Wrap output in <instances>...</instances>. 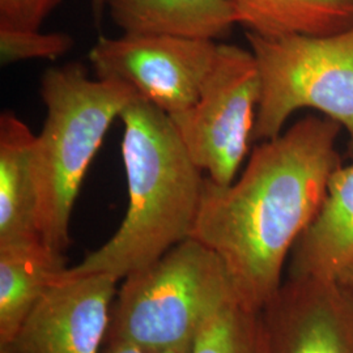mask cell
Listing matches in <instances>:
<instances>
[{"mask_svg":"<svg viewBox=\"0 0 353 353\" xmlns=\"http://www.w3.org/2000/svg\"><path fill=\"white\" fill-rule=\"evenodd\" d=\"M341 125L305 117L261 141L230 185L205 176L191 237L217 254L241 303L262 312L283 284L287 259L341 166Z\"/></svg>","mask_w":353,"mask_h":353,"instance_id":"cell-1","label":"cell"},{"mask_svg":"<svg viewBox=\"0 0 353 353\" xmlns=\"http://www.w3.org/2000/svg\"><path fill=\"white\" fill-rule=\"evenodd\" d=\"M128 205L118 230L74 267L70 276L123 279L151 265L192 234L203 172L192 163L168 114L137 97L121 114Z\"/></svg>","mask_w":353,"mask_h":353,"instance_id":"cell-2","label":"cell"},{"mask_svg":"<svg viewBox=\"0 0 353 353\" xmlns=\"http://www.w3.org/2000/svg\"><path fill=\"white\" fill-rule=\"evenodd\" d=\"M41 97L46 119L34 147L38 230L52 250L64 252L90 163L114 121L139 96L122 81L89 79L83 64L68 63L43 74Z\"/></svg>","mask_w":353,"mask_h":353,"instance_id":"cell-3","label":"cell"},{"mask_svg":"<svg viewBox=\"0 0 353 353\" xmlns=\"http://www.w3.org/2000/svg\"><path fill=\"white\" fill-rule=\"evenodd\" d=\"M233 299L239 297L221 259L190 237L123 278L106 341L150 352L191 347L205 322Z\"/></svg>","mask_w":353,"mask_h":353,"instance_id":"cell-4","label":"cell"},{"mask_svg":"<svg viewBox=\"0 0 353 353\" xmlns=\"http://www.w3.org/2000/svg\"><path fill=\"white\" fill-rule=\"evenodd\" d=\"M261 77L252 141L274 139L310 108L344 127L353 156V28L330 36L263 37L246 32Z\"/></svg>","mask_w":353,"mask_h":353,"instance_id":"cell-5","label":"cell"},{"mask_svg":"<svg viewBox=\"0 0 353 353\" xmlns=\"http://www.w3.org/2000/svg\"><path fill=\"white\" fill-rule=\"evenodd\" d=\"M261 77L252 50L219 43L198 101L169 115L192 163L214 183L230 185L249 152Z\"/></svg>","mask_w":353,"mask_h":353,"instance_id":"cell-6","label":"cell"},{"mask_svg":"<svg viewBox=\"0 0 353 353\" xmlns=\"http://www.w3.org/2000/svg\"><path fill=\"white\" fill-rule=\"evenodd\" d=\"M217 46L211 39L123 33L99 38L89 61L99 79L122 81L173 115L198 101Z\"/></svg>","mask_w":353,"mask_h":353,"instance_id":"cell-7","label":"cell"},{"mask_svg":"<svg viewBox=\"0 0 353 353\" xmlns=\"http://www.w3.org/2000/svg\"><path fill=\"white\" fill-rule=\"evenodd\" d=\"M65 271V270H64ZM62 274L26 316L7 353H101L119 279Z\"/></svg>","mask_w":353,"mask_h":353,"instance_id":"cell-8","label":"cell"},{"mask_svg":"<svg viewBox=\"0 0 353 353\" xmlns=\"http://www.w3.org/2000/svg\"><path fill=\"white\" fill-rule=\"evenodd\" d=\"M262 316L271 353H353V306L338 283L288 278Z\"/></svg>","mask_w":353,"mask_h":353,"instance_id":"cell-9","label":"cell"},{"mask_svg":"<svg viewBox=\"0 0 353 353\" xmlns=\"http://www.w3.org/2000/svg\"><path fill=\"white\" fill-rule=\"evenodd\" d=\"M353 265V164L341 166L292 250L290 278L338 283Z\"/></svg>","mask_w":353,"mask_h":353,"instance_id":"cell-10","label":"cell"},{"mask_svg":"<svg viewBox=\"0 0 353 353\" xmlns=\"http://www.w3.org/2000/svg\"><path fill=\"white\" fill-rule=\"evenodd\" d=\"M36 138L16 114L0 115V246L42 239L34 178Z\"/></svg>","mask_w":353,"mask_h":353,"instance_id":"cell-11","label":"cell"},{"mask_svg":"<svg viewBox=\"0 0 353 353\" xmlns=\"http://www.w3.org/2000/svg\"><path fill=\"white\" fill-rule=\"evenodd\" d=\"M123 33L211 39L237 24L229 0H106Z\"/></svg>","mask_w":353,"mask_h":353,"instance_id":"cell-12","label":"cell"},{"mask_svg":"<svg viewBox=\"0 0 353 353\" xmlns=\"http://www.w3.org/2000/svg\"><path fill=\"white\" fill-rule=\"evenodd\" d=\"M65 268L63 252L52 250L42 239L0 246V347L12 341Z\"/></svg>","mask_w":353,"mask_h":353,"instance_id":"cell-13","label":"cell"},{"mask_svg":"<svg viewBox=\"0 0 353 353\" xmlns=\"http://www.w3.org/2000/svg\"><path fill=\"white\" fill-rule=\"evenodd\" d=\"M237 24L263 37L330 36L353 28V0H229Z\"/></svg>","mask_w":353,"mask_h":353,"instance_id":"cell-14","label":"cell"},{"mask_svg":"<svg viewBox=\"0 0 353 353\" xmlns=\"http://www.w3.org/2000/svg\"><path fill=\"white\" fill-rule=\"evenodd\" d=\"M190 353H271L262 312L233 299L205 322Z\"/></svg>","mask_w":353,"mask_h":353,"instance_id":"cell-15","label":"cell"},{"mask_svg":"<svg viewBox=\"0 0 353 353\" xmlns=\"http://www.w3.org/2000/svg\"><path fill=\"white\" fill-rule=\"evenodd\" d=\"M72 46L74 39L67 33H41L39 30L0 26L1 65L32 59H57Z\"/></svg>","mask_w":353,"mask_h":353,"instance_id":"cell-16","label":"cell"},{"mask_svg":"<svg viewBox=\"0 0 353 353\" xmlns=\"http://www.w3.org/2000/svg\"><path fill=\"white\" fill-rule=\"evenodd\" d=\"M62 0H0V26L39 30Z\"/></svg>","mask_w":353,"mask_h":353,"instance_id":"cell-17","label":"cell"},{"mask_svg":"<svg viewBox=\"0 0 353 353\" xmlns=\"http://www.w3.org/2000/svg\"><path fill=\"white\" fill-rule=\"evenodd\" d=\"M191 348H192V345L191 347H186V348L173 350V351H166V352H150V351L140 350V348L135 347V345L126 344V343L106 341L101 353H190L191 352Z\"/></svg>","mask_w":353,"mask_h":353,"instance_id":"cell-18","label":"cell"},{"mask_svg":"<svg viewBox=\"0 0 353 353\" xmlns=\"http://www.w3.org/2000/svg\"><path fill=\"white\" fill-rule=\"evenodd\" d=\"M338 285L341 287L343 293L345 294V297L348 299L350 303H352L353 306V265L338 280Z\"/></svg>","mask_w":353,"mask_h":353,"instance_id":"cell-19","label":"cell"},{"mask_svg":"<svg viewBox=\"0 0 353 353\" xmlns=\"http://www.w3.org/2000/svg\"><path fill=\"white\" fill-rule=\"evenodd\" d=\"M92 1V10L97 24L101 21L102 14L106 7V0H90Z\"/></svg>","mask_w":353,"mask_h":353,"instance_id":"cell-20","label":"cell"},{"mask_svg":"<svg viewBox=\"0 0 353 353\" xmlns=\"http://www.w3.org/2000/svg\"><path fill=\"white\" fill-rule=\"evenodd\" d=\"M0 353H7V352H6V351H4V350H1V348H0Z\"/></svg>","mask_w":353,"mask_h":353,"instance_id":"cell-21","label":"cell"}]
</instances>
